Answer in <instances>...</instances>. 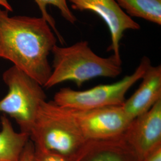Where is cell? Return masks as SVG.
<instances>
[{
  "mask_svg": "<svg viewBox=\"0 0 161 161\" xmlns=\"http://www.w3.org/2000/svg\"><path fill=\"white\" fill-rule=\"evenodd\" d=\"M56 43L42 17H11L0 8V58L12 62L43 87L52 74L48 58Z\"/></svg>",
  "mask_w": 161,
  "mask_h": 161,
  "instance_id": "6da1fadb",
  "label": "cell"
},
{
  "mask_svg": "<svg viewBox=\"0 0 161 161\" xmlns=\"http://www.w3.org/2000/svg\"><path fill=\"white\" fill-rule=\"evenodd\" d=\"M52 74L44 87L50 88L66 81L74 82L80 87L87 80L97 77L116 78L122 72V60L112 55L102 58L97 55L86 41L69 47L56 45Z\"/></svg>",
  "mask_w": 161,
  "mask_h": 161,
  "instance_id": "7a4b0ae2",
  "label": "cell"
},
{
  "mask_svg": "<svg viewBox=\"0 0 161 161\" xmlns=\"http://www.w3.org/2000/svg\"><path fill=\"white\" fill-rule=\"evenodd\" d=\"M29 136L35 146L71 161L88 142L53 101L41 104Z\"/></svg>",
  "mask_w": 161,
  "mask_h": 161,
  "instance_id": "3957f363",
  "label": "cell"
},
{
  "mask_svg": "<svg viewBox=\"0 0 161 161\" xmlns=\"http://www.w3.org/2000/svg\"><path fill=\"white\" fill-rule=\"evenodd\" d=\"M3 79L8 92L0 100V112L14 119L20 132L30 135L41 104L46 101L43 86L14 66L6 70Z\"/></svg>",
  "mask_w": 161,
  "mask_h": 161,
  "instance_id": "277c9868",
  "label": "cell"
},
{
  "mask_svg": "<svg viewBox=\"0 0 161 161\" xmlns=\"http://www.w3.org/2000/svg\"><path fill=\"white\" fill-rule=\"evenodd\" d=\"M150 64L149 58L144 56L131 75H127L118 82L98 86L84 91L63 88L55 94L53 102L58 106L76 109L122 106L125 101L128 91L142 78Z\"/></svg>",
  "mask_w": 161,
  "mask_h": 161,
  "instance_id": "5b68a950",
  "label": "cell"
},
{
  "mask_svg": "<svg viewBox=\"0 0 161 161\" xmlns=\"http://www.w3.org/2000/svg\"><path fill=\"white\" fill-rule=\"evenodd\" d=\"M86 141L115 138L124 134L131 119L122 106L76 109L59 106Z\"/></svg>",
  "mask_w": 161,
  "mask_h": 161,
  "instance_id": "8992f818",
  "label": "cell"
},
{
  "mask_svg": "<svg viewBox=\"0 0 161 161\" xmlns=\"http://www.w3.org/2000/svg\"><path fill=\"white\" fill-rule=\"evenodd\" d=\"M75 10L90 11L101 17L108 26L111 43L108 51L121 60L120 42L127 30H138L140 25L121 8L115 0H67Z\"/></svg>",
  "mask_w": 161,
  "mask_h": 161,
  "instance_id": "52a82bcc",
  "label": "cell"
},
{
  "mask_svg": "<svg viewBox=\"0 0 161 161\" xmlns=\"http://www.w3.org/2000/svg\"><path fill=\"white\" fill-rule=\"evenodd\" d=\"M124 136L142 161L152 150L161 144V100L133 119Z\"/></svg>",
  "mask_w": 161,
  "mask_h": 161,
  "instance_id": "ba28073f",
  "label": "cell"
},
{
  "mask_svg": "<svg viewBox=\"0 0 161 161\" xmlns=\"http://www.w3.org/2000/svg\"><path fill=\"white\" fill-rule=\"evenodd\" d=\"M72 161H143L124 134L115 138L88 141Z\"/></svg>",
  "mask_w": 161,
  "mask_h": 161,
  "instance_id": "9c48e42d",
  "label": "cell"
},
{
  "mask_svg": "<svg viewBox=\"0 0 161 161\" xmlns=\"http://www.w3.org/2000/svg\"><path fill=\"white\" fill-rule=\"evenodd\" d=\"M137 91L122 106L126 115L133 119L147 112L161 100V66L150 64L143 76Z\"/></svg>",
  "mask_w": 161,
  "mask_h": 161,
  "instance_id": "30bf717a",
  "label": "cell"
},
{
  "mask_svg": "<svg viewBox=\"0 0 161 161\" xmlns=\"http://www.w3.org/2000/svg\"><path fill=\"white\" fill-rule=\"evenodd\" d=\"M0 120V161H19L30 136L28 134L16 131L6 115H2Z\"/></svg>",
  "mask_w": 161,
  "mask_h": 161,
  "instance_id": "8fae6325",
  "label": "cell"
},
{
  "mask_svg": "<svg viewBox=\"0 0 161 161\" xmlns=\"http://www.w3.org/2000/svg\"><path fill=\"white\" fill-rule=\"evenodd\" d=\"M130 17L161 25V0H115Z\"/></svg>",
  "mask_w": 161,
  "mask_h": 161,
  "instance_id": "7c38bea8",
  "label": "cell"
},
{
  "mask_svg": "<svg viewBox=\"0 0 161 161\" xmlns=\"http://www.w3.org/2000/svg\"><path fill=\"white\" fill-rule=\"evenodd\" d=\"M38 6L40 10L42 17L46 20L48 23L54 33L57 35L59 41L63 44L64 43V38L59 34L58 29L56 26L55 20L52 16L47 11V6L48 5H52L55 6L60 10L61 15L65 20L71 24H75L77 21V18L71 10L69 9L68 5L67 0H34Z\"/></svg>",
  "mask_w": 161,
  "mask_h": 161,
  "instance_id": "4fadbf2b",
  "label": "cell"
},
{
  "mask_svg": "<svg viewBox=\"0 0 161 161\" xmlns=\"http://www.w3.org/2000/svg\"><path fill=\"white\" fill-rule=\"evenodd\" d=\"M34 159V161H72L69 158L58 153L43 149L35 146Z\"/></svg>",
  "mask_w": 161,
  "mask_h": 161,
  "instance_id": "5bb4252c",
  "label": "cell"
},
{
  "mask_svg": "<svg viewBox=\"0 0 161 161\" xmlns=\"http://www.w3.org/2000/svg\"><path fill=\"white\" fill-rule=\"evenodd\" d=\"M34 145L32 142L29 140L26 145L19 161H34Z\"/></svg>",
  "mask_w": 161,
  "mask_h": 161,
  "instance_id": "9a60e30c",
  "label": "cell"
},
{
  "mask_svg": "<svg viewBox=\"0 0 161 161\" xmlns=\"http://www.w3.org/2000/svg\"><path fill=\"white\" fill-rule=\"evenodd\" d=\"M143 161H161V144L152 150L144 157Z\"/></svg>",
  "mask_w": 161,
  "mask_h": 161,
  "instance_id": "2e32d148",
  "label": "cell"
},
{
  "mask_svg": "<svg viewBox=\"0 0 161 161\" xmlns=\"http://www.w3.org/2000/svg\"><path fill=\"white\" fill-rule=\"evenodd\" d=\"M0 6L8 12L13 11V8L7 0H0Z\"/></svg>",
  "mask_w": 161,
  "mask_h": 161,
  "instance_id": "e0dca14e",
  "label": "cell"
}]
</instances>
